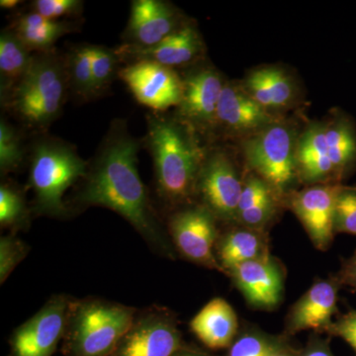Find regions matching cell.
<instances>
[{
    "label": "cell",
    "instance_id": "6da1fadb",
    "mask_svg": "<svg viewBox=\"0 0 356 356\" xmlns=\"http://www.w3.org/2000/svg\"><path fill=\"white\" fill-rule=\"evenodd\" d=\"M140 142L129 132L125 120L112 122L98 147L76 202L100 206L130 222L154 252L172 257V248L138 170Z\"/></svg>",
    "mask_w": 356,
    "mask_h": 356
},
{
    "label": "cell",
    "instance_id": "7a4b0ae2",
    "mask_svg": "<svg viewBox=\"0 0 356 356\" xmlns=\"http://www.w3.org/2000/svg\"><path fill=\"white\" fill-rule=\"evenodd\" d=\"M147 118L145 144L153 158L159 196L170 205L184 203L196 193L205 156L184 121L156 112Z\"/></svg>",
    "mask_w": 356,
    "mask_h": 356
},
{
    "label": "cell",
    "instance_id": "3957f363",
    "mask_svg": "<svg viewBox=\"0 0 356 356\" xmlns=\"http://www.w3.org/2000/svg\"><path fill=\"white\" fill-rule=\"evenodd\" d=\"M69 89L65 58L55 49L38 51L33 54L20 83L2 102L26 127L43 132L62 113Z\"/></svg>",
    "mask_w": 356,
    "mask_h": 356
},
{
    "label": "cell",
    "instance_id": "277c9868",
    "mask_svg": "<svg viewBox=\"0 0 356 356\" xmlns=\"http://www.w3.org/2000/svg\"><path fill=\"white\" fill-rule=\"evenodd\" d=\"M88 163L76 147L58 138L42 136L33 143L29 187L34 193L32 212L38 216L67 218L65 191L88 173Z\"/></svg>",
    "mask_w": 356,
    "mask_h": 356
},
{
    "label": "cell",
    "instance_id": "5b68a950",
    "mask_svg": "<svg viewBox=\"0 0 356 356\" xmlns=\"http://www.w3.org/2000/svg\"><path fill=\"white\" fill-rule=\"evenodd\" d=\"M137 315L133 307L102 299L72 300L62 351L65 356H110Z\"/></svg>",
    "mask_w": 356,
    "mask_h": 356
},
{
    "label": "cell",
    "instance_id": "8992f818",
    "mask_svg": "<svg viewBox=\"0 0 356 356\" xmlns=\"http://www.w3.org/2000/svg\"><path fill=\"white\" fill-rule=\"evenodd\" d=\"M297 143L292 129L277 123L270 124L243 143L248 165L277 196L289 191L298 177Z\"/></svg>",
    "mask_w": 356,
    "mask_h": 356
},
{
    "label": "cell",
    "instance_id": "52a82bcc",
    "mask_svg": "<svg viewBox=\"0 0 356 356\" xmlns=\"http://www.w3.org/2000/svg\"><path fill=\"white\" fill-rule=\"evenodd\" d=\"M184 346L175 314L154 306L137 312L130 329L110 356H173Z\"/></svg>",
    "mask_w": 356,
    "mask_h": 356
},
{
    "label": "cell",
    "instance_id": "ba28073f",
    "mask_svg": "<svg viewBox=\"0 0 356 356\" xmlns=\"http://www.w3.org/2000/svg\"><path fill=\"white\" fill-rule=\"evenodd\" d=\"M72 300L64 294L51 297L13 332L8 356H53L60 339H64Z\"/></svg>",
    "mask_w": 356,
    "mask_h": 356
},
{
    "label": "cell",
    "instance_id": "9c48e42d",
    "mask_svg": "<svg viewBox=\"0 0 356 356\" xmlns=\"http://www.w3.org/2000/svg\"><path fill=\"white\" fill-rule=\"evenodd\" d=\"M217 218L207 207L188 206L170 218L172 242L182 257L194 264L222 271L216 257Z\"/></svg>",
    "mask_w": 356,
    "mask_h": 356
},
{
    "label": "cell",
    "instance_id": "30bf717a",
    "mask_svg": "<svg viewBox=\"0 0 356 356\" xmlns=\"http://www.w3.org/2000/svg\"><path fill=\"white\" fill-rule=\"evenodd\" d=\"M243 184L231 159L221 151H214L204 159L196 193L217 220L236 221Z\"/></svg>",
    "mask_w": 356,
    "mask_h": 356
},
{
    "label": "cell",
    "instance_id": "8fae6325",
    "mask_svg": "<svg viewBox=\"0 0 356 356\" xmlns=\"http://www.w3.org/2000/svg\"><path fill=\"white\" fill-rule=\"evenodd\" d=\"M118 77L140 104L154 112L161 113L181 102L182 79L170 67L149 62L134 63L121 67Z\"/></svg>",
    "mask_w": 356,
    "mask_h": 356
},
{
    "label": "cell",
    "instance_id": "7c38bea8",
    "mask_svg": "<svg viewBox=\"0 0 356 356\" xmlns=\"http://www.w3.org/2000/svg\"><path fill=\"white\" fill-rule=\"evenodd\" d=\"M225 83L219 72L210 67L188 72L182 79V99L177 107L180 120L200 130L215 127Z\"/></svg>",
    "mask_w": 356,
    "mask_h": 356
},
{
    "label": "cell",
    "instance_id": "4fadbf2b",
    "mask_svg": "<svg viewBox=\"0 0 356 356\" xmlns=\"http://www.w3.org/2000/svg\"><path fill=\"white\" fill-rule=\"evenodd\" d=\"M186 21L177 8L163 0H134L124 32V44L135 48H151L177 31Z\"/></svg>",
    "mask_w": 356,
    "mask_h": 356
},
{
    "label": "cell",
    "instance_id": "5bb4252c",
    "mask_svg": "<svg viewBox=\"0 0 356 356\" xmlns=\"http://www.w3.org/2000/svg\"><path fill=\"white\" fill-rule=\"evenodd\" d=\"M121 63L149 62L175 70L195 62L204 53L202 37L197 28L186 22L177 31L151 48L122 44L115 49Z\"/></svg>",
    "mask_w": 356,
    "mask_h": 356
},
{
    "label": "cell",
    "instance_id": "9a60e30c",
    "mask_svg": "<svg viewBox=\"0 0 356 356\" xmlns=\"http://www.w3.org/2000/svg\"><path fill=\"white\" fill-rule=\"evenodd\" d=\"M339 184H318L298 192L292 197L293 212L320 250L329 248L334 234V206Z\"/></svg>",
    "mask_w": 356,
    "mask_h": 356
},
{
    "label": "cell",
    "instance_id": "2e32d148",
    "mask_svg": "<svg viewBox=\"0 0 356 356\" xmlns=\"http://www.w3.org/2000/svg\"><path fill=\"white\" fill-rule=\"evenodd\" d=\"M229 274L250 305L268 310L280 303L284 275L280 264L270 255L240 264Z\"/></svg>",
    "mask_w": 356,
    "mask_h": 356
},
{
    "label": "cell",
    "instance_id": "e0dca14e",
    "mask_svg": "<svg viewBox=\"0 0 356 356\" xmlns=\"http://www.w3.org/2000/svg\"><path fill=\"white\" fill-rule=\"evenodd\" d=\"M337 283L318 281L296 302L287 318L286 331L293 334L306 330L329 332L337 312Z\"/></svg>",
    "mask_w": 356,
    "mask_h": 356
},
{
    "label": "cell",
    "instance_id": "ac0fdd59",
    "mask_svg": "<svg viewBox=\"0 0 356 356\" xmlns=\"http://www.w3.org/2000/svg\"><path fill=\"white\" fill-rule=\"evenodd\" d=\"M273 123V117L247 91L225 83L216 114V126L235 133L261 131Z\"/></svg>",
    "mask_w": 356,
    "mask_h": 356
},
{
    "label": "cell",
    "instance_id": "d6986e66",
    "mask_svg": "<svg viewBox=\"0 0 356 356\" xmlns=\"http://www.w3.org/2000/svg\"><path fill=\"white\" fill-rule=\"evenodd\" d=\"M191 329L211 350L229 348L238 336V317L226 300L215 298L192 318Z\"/></svg>",
    "mask_w": 356,
    "mask_h": 356
},
{
    "label": "cell",
    "instance_id": "ffe728a7",
    "mask_svg": "<svg viewBox=\"0 0 356 356\" xmlns=\"http://www.w3.org/2000/svg\"><path fill=\"white\" fill-rule=\"evenodd\" d=\"M297 172L306 184H320L336 179L325 139V124L314 123L297 143Z\"/></svg>",
    "mask_w": 356,
    "mask_h": 356
},
{
    "label": "cell",
    "instance_id": "44dd1931",
    "mask_svg": "<svg viewBox=\"0 0 356 356\" xmlns=\"http://www.w3.org/2000/svg\"><path fill=\"white\" fill-rule=\"evenodd\" d=\"M243 89L269 113L286 108L295 98L291 79L283 70L274 67H261L250 72Z\"/></svg>",
    "mask_w": 356,
    "mask_h": 356
},
{
    "label": "cell",
    "instance_id": "7402d4cb",
    "mask_svg": "<svg viewBox=\"0 0 356 356\" xmlns=\"http://www.w3.org/2000/svg\"><path fill=\"white\" fill-rule=\"evenodd\" d=\"M79 28L74 21L48 19L30 11L14 21L10 29L32 53H38L53 50L58 40Z\"/></svg>",
    "mask_w": 356,
    "mask_h": 356
},
{
    "label": "cell",
    "instance_id": "603a6c76",
    "mask_svg": "<svg viewBox=\"0 0 356 356\" xmlns=\"http://www.w3.org/2000/svg\"><path fill=\"white\" fill-rule=\"evenodd\" d=\"M266 241L261 231L236 229L222 236L216 245V257L222 271H229L245 262L267 255Z\"/></svg>",
    "mask_w": 356,
    "mask_h": 356
},
{
    "label": "cell",
    "instance_id": "cb8c5ba5",
    "mask_svg": "<svg viewBox=\"0 0 356 356\" xmlns=\"http://www.w3.org/2000/svg\"><path fill=\"white\" fill-rule=\"evenodd\" d=\"M33 53L9 28L0 34V91L1 99L10 95L25 76Z\"/></svg>",
    "mask_w": 356,
    "mask_h": 356
},
{
    "label": "cell",
    "instance_id": "d4e9b609",
    "mask_svg": "<svg viewBox=\"0 0 356 356\" xmlns=\"http://www.w3.org/2000/svg\"><path fill=\"white\" fill-rule=\"evenodd\" d=\"M325 139L336 179H341L356 165V132L346 115H337L325 124Z\"/></svg>",
    "mask_w": 356,
    "mask_h": 356
},
{
    "label": "cell",
    "instance_id": "484cf974",
    "mask_svg": "<svg viewBox=\"0 0 356 356\" xmlns=\"http://www.w3.org/2000/svg\"><path fill=\"white\" fill-rule=\"evenodd\" d=\"M93 44L74 47L65 57L70 89L83 100L96 97L92 70Z\"/></svg>",
    "mask_w": 356,
    "mask_h": 356
},
{
    "label": "cell",
    "instance_id": "4316f807",
    "mask_svg": "<svg viewBox=\"0 0 356 356\" xmlns=\"http://www.w3.org/2000/svg\"><path fill=\"white\" fill-rule=\"evenodd\" d=\"M289 348L282 337L250 329L236 336L226 356H273Z\"/></svg>",
    "mask_w": 356,
    "mask_h": 356
},
{
    "label": "cell",
    "instance_id": "83f0119b",
    "mask_svg": "<svg viewBox=\"0 0 356 356\" xmlns=\"http://www.w3.org/2000/svg\"><path fill=\"white\" fill-rule=\"evenodd\" d=\"M30 211L24 193L19 187L8 182L0 185V225L14 233L29 227Z\"/></svg>",
    "mask_w": 356,
    "mask_h": 356
},
{
    "label": "cell",
    "instance_id": "f1b7e54d",
    "mask_svg": "<svg viewBox=\"0 0 356 356\" xmlns=\"http://www.w3.org/2000/svg\"><path fill=\"white\" fill-rule=\"evenodd\" d=\"M25 149L20 132L6 118L0 120V172H16L24 163Z\"/></svg>",
    "mask_w": 356,
    "mask_h": 356
},
{
    "label": "cell",
    "instance_id": "f546056e",
    "mask_svg": "<svg viewBox=\"0 0 356 356\" xmlns=\"http://www.w3.org/2000/svg\"><path fill=\"white\" fill-rule=\"evenodd\" d=\"M120 63L116 50L93 44L92 70L96 97L106 90L115 76H118Z\"/></svg>",
    "mask_w": 356,
    "mask_h": 356
},
{
    "label": "cell",
    "instance_id": "4dcf8cb0",
    "mask_svg": "<svg viewBox=\"0 0 356 356\" xmlns=\"http://www.w3.org/2000/svg\"><path fill=\"white\" fill-rule=\"evenodd\" d=\"M334 233L356 236V188L341 186L334 206Z\"/></svg>",
    "mask_w": 356,
    "mask_h": 356
},
{
    "label": "cell",
    "instance_id": "1f68e13d",
    "mask_svg": "<svg viewBox=\"0 0 356 356\" xmlns=\"http://www.w3.org/2000/svg\"><path fill=\"white\" fill-rule=\"evenodd\" d=\"M29 248L15 234L2 236L0 238V283L3 284L23 259Z\"/></svg>",
    "mask_w": 356,
    "mask_h": 356
},
{
    "label": "cell",
    "instance_id": "d6a6232c",
    "mask_svg": "<svg viewBox=\"0 0 356 356\" xmlns=\"http://www.w3.org/2000/svg\"><path fill=\"white\" fill-rule=\"evenodd\" d=\"M83 4L81 0H35L31 11L48 19L60 20L83 13Z\"/></svg>",
    "mask_w": 356,
    "mask_h": 356
},
{
    "label": "cell",
    "instance_id": "836d02e7",
    "mask_svg": "<svg viewBox=\"0 0 356 356\" xmlns=\"http://www.w3.org/2000/svg\"><path fill=\"white\" fill-rule=\"evenodd\" d=\"M276 196L257 204L254 207L236 215V221L248 229L261 231L273 219L276 210Z\"/></svg>",
    "mask_w": 356,
    "mask_h": 356
},
{
    "label": "cell",
    "instance_id": "e575fe53",
    "mask_svg": "<svg viewBox=\"0 0 356 356\" xmlns=\"http://www.w3.org/2000/svg\"><path fill=\"white\" fill-rule=\"evenodd\" d=\"M329 332L343 339L356 353V310L341 316L332 325Z\"/></svg>",
    "mask_w": 356,
    "mask_h": 356
},
{
    "label": "cell",
    "instance_id": "d590c367",
    "mask_svg": "<svg viewBox=\"0 0 356 356\" xmlns=\"http://www.w3.org/2000/svg\"><path fill=\"white\" fill-rule=\"evenodd\" d=\"M300 356H334V355L327 341L315 337L309 341L305 350L300 353Z\"/></svg>",
    "mask_w": 356,
    "mask_h": 356
},
{
    "label": "cell",
    "instance_id": "8d00e7d4",
    "mask_svg": "<svg viewBox=\"0 0 356 356\" xmlns=\"http://www.w3.org/2000/svg\"><path fill=\"white\" fill-rule=\"evenodd\" d=\"M341 281L356 290V252L344 264L341 271Z\"/></svg>",
    "mask_w": 356,
    "mask_h": 356
},
{
    "label": "cell",
    "instance_id": "74e56055",
    "mask_svg": "<svg viewBox=\"0 0 356 356\" xmlns=\"http://www.w3.org/2000/svg\"><path fill=\"white\" fill-rule=\"evenodd\" d=\"M173 356H214L211 355L209 353H204L202 350H196V348H188V346H184L180 348Z\"/></svg>",
    "mask_w": 356,
    "mask_h": 356
},
{
    "label": "cell",
    "instance_id": "f35d334b",
    "mask_svg": "<svg viewBox=\"0 0 356 356\" xmlns=\"http://www.w3.org/2000/svg\"><path fill=\"white\" fill-rule=\"evenodd\" d=\"M20 3H22V2L19 1V0H1V1H0V7L11 10V9L19 6Z\"/></svg>",
    "mask_w": 356,
    "mask_h": 356
},
{
    "label": "cell",
    "instance_id": "ab89813d",
    "mask_svg": "<svg viewBox=\"0 0 356 356\" xmlns=\"http://www.w3.org/2000/svg\"><path fill=\"white\" fill-rule=\"evenodd\" d=\"M273 356H300V353H295L294 350H292L291 348H287V350H284L280 351V353H276Z\"/></svg>",
    "mask_w": 356,
    "mask_h": 356
}]
</instances>
